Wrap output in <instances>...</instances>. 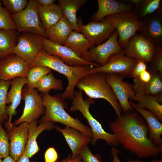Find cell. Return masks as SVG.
I'll return each mask as SVG.
<instances>
[{"label": "cell", "instance_id": "10", "mask_svg": "<svg viewBox=\"0 0 162 162\" xmlns=\"http://www.w3.org/2000/svg\"><path fill=\"white\" fill-rule=\"evenodd\" d=\"M118 40V33L115 30L107 40L92 47L81 57L87 61L104 65L107 63L110 56L123 51V49L119 45Z\"/></svg>", "mask_w": 162, "mask_h": 162}, {"label": "cell", "instance_id": "14", "mask_svg": "<svg viewBox=\"0 0 162 162\" xmlns=\"http://www.w3.org/2000/svg\"><path fill=\"white\" fill-rule=\"evenodd\" d=\"M124 77L115 74H107V81L111 87L122 110L126 113L134 109L130 100H133L135 93L133 86L124 81Z\"/></svg>", "mask_w": 162, "mask_h": 162}, {"label": "cell", "instance_id": "39", "mask_svg": "<svg viewBox=\"0 0 162 162\" xmlns=\"http://www.w3.org/2000/svg\"><path fill=\"white\" fill-rule=\"evenodd\" d=\"M80 155L84 162H102L100 156L98 154L94 155L87 145L82 148Z\"/></svg>", "mask_w": 162, "mask_h": 162}, {"label": "cell", "instance_id": "7", "mask_svg": "<svg viewBox=\"0 0 162 162\" xmlns=\"http://www.w3.org/2000/svg\"><path fill=\"white\" fill-rule=\"evenodd\" d=\"M105 18L117 31L118 44L124 49L130 39L138 31L140 22L137 15L133 11L118 13Z\"/></svg>", "mask_w": 162, "mask_h": 162}, {"label": "cell", "instance_id": "23", "mask_svg": "<svg viewBox=\"0 0 162 162\" xmlns=\"http://www.w3.org/2000/svg\"><path fill=\"white\" fill-rule=\"evenodd\" d=\"M53 123L48 122L40 123L38 125V121L34 120L28 124V138L24 152L29 158H31L39 150L36 141L38 136L43 131L53 128Z\"/></svg>", "mask_w": 162, "mask_h": 162}, {"label": "cell", "instance_id": "27", "mask_svg": "<svg viewBox=\"0 0 162 162\" xmlns=\"http://www.w3.org/2000/svg\"><path fill=\"white\" fill-rule=\"evenodd\" d=\"M87 0H59L64 16L70 24L73 30L80 32L77 24L76 13L87 2Z\"/></svg>", "mask_w": 162, "mask_h": 162}, {"label": "cell", "instance_id": "24", "mask_svg": "<svg viewBox=\"0 0 162 162\" xmlns=\"http://www.w3.org/2000/svg\"><path fill=\"white\" fill-rule=\"evenodd\" d=\"M133 100L137 101L140 107L151 111L160 121H162V92L155 95L147 94H135Z\"/></svg>", "mask_w": 162, "mask_h": 162}, {"label": "cell", "instance_id": "21", "mask_svg": "<svg viewBox=\"0 0 162 162\" xmlns=\"http://www.w3.org/2000/svg\"><path fill=\"white\" fill-rule=\"evenodd\" d=\"M53 128L61 133L72 151L71 158L80 154L82 148L91 142L92 138L85 135L77 130L66 126L64 129L54 126Z\"/></svg>", "mask_w": 162, "mask_h": 162}, {"label": "cell", "instance_id": "16", "mask_svg": "<svg viewBox=\"0 0 162 162\" xmlns=\"http://www.w3.org/2000/svg\"><path fill=\"white\" fill-rule=\"evenodd\" d=\"M29 68V64L15 54L10 53L0 60V80L26 78Z\"/></svg>", "mask_w": 162, "mask_h": 162}, {"label": "cell", "instance_id": "26", "mask_svg": "<svg viewBox=\"0 0 162 162\" xmlns=\"http://www.w3.org/2000/svg\"><path fill=\"white\" fill-rule=\"evenodd\" d=\"M37 7L40 20L45 30L53 26L64 16L58 4L54 3L47 7L37 5Z\"/></svg>", "mask_w": 162, "mask_h": 162}, {"label": "cell", "instance_id": "43", "mask_svg": "<svg viewBox=\"0 0 162 162\" xmlns=\"http://www.w3.org/2000/svg\"><path fill=\"white\" fill-rule=\"evenodd\" d=\"M59 162H84L80 155H79L76 157L71 158V154H69L68 157L65 159L59 161Z\"/></svg>", "mask_w": 162, "mask_h": 162}, {"label": "cell", "instance_id": "33", "mask_svg": "<svg viewBox=\"0 0 162 162\" xmlns=\"http://www.w3.org/2000/svg\"><path fill=\"white\" fill-rule=\"evenodd\" d=\"M11 80H0V123L1 124L4 123V120L8 119L6 99Z\"/></svg>", "mask_w": 162, "mask_h": 162}, {"label": "cell", "instance_id": "34", "mask_svg": "<svg viewBox=\"0 0 162 162\" xmlns=\"http://www.w3.org/2000/svg\"><path fill=\"white\" fill-rule=\"evenodd\" d=\"M148 70L151 74L152 77L145 87L144 94L155 95L162 92V75L157 71Z\"/></svg>", "mask_w": 162, "mask_h": 162}, {"label": "cell", "instance_id": "41", "mask_svg": "<svg viewBox=\"0 0 162 162\" xmlns=\"http://www.w3.org/2000/svg\"><path fill=\"white\" fill-rule=\"evenodd\" d=\"M45 162H56L58 158V153L53 147L49 148L44 154Z\"/></svg>", "mask_w": 162, "mask_h": 162}, {"label": "cell", "instance_id": "31", "mask_svg": "<svg viewBox=\"0 0 162 162\" xmlns=\"http://www.w3.org/2000/svg\"><path fill=\"white\" fill-rule=\"evenodd\" d=\"M161 0H141L134 11L139 20L153 14L161 5Z\"/></svg>", "mask_w": 162, "mask_h": 162}, {"label": "cell", "instance_id": "4", "mask_svg": "<svg viewBox=\"0 0 162 162\" xmlns=\"http://www.w3.org/2000/svg\"><path fill=\"white\" fill-rule=\"evenodd\" d=\"M107 74L97 72L88 74L78 82L76 86L92 99H103L112 106L118 117L122 116V110L118 100L108 83Z\"/></svg>", "mask_w": 162, "mask_h": 162}, {"label": "cell", "instance_id": "28", "mask_svg": "<svg viewBox=\"0 0 162 162\" xmlns=\"http://www.w3.org/2000/svg\"><path fill=\"white\" fill-rule=\"evenodd\" d=\"M64 45L81 57L93 47L82 34L74 30H73L68 36Z\"/></svg>", "mask_w": 162, "mask_h": 162}, {"label": "cell", "instance_id": "11", "mask_svg": "<svg viewBox=\"0 0 162 162\" xmlns=\"http://www.w3.org/2000/svg\"><path fill=\"white\" fill-rule=\"evenodd\" d=\"M77 19L80 32L88 40L93 47L105 41L115 30L106 18L100 22L90 21L86 25L83 24L80 17Z\"/></svg>", "mask_w": 162, "mask_h": 162}, {"label": "cell", "instance_id": "30", "mask_svg": "<svg viewBox=\"0 0 162 162\" xmlns=\"http://www.w3.org/2000/svg\"><path fill=\"white\" fill-rule=\"evenodd\" d=\"M41 93H48L51 89L61 91L63 89L62 81L56 78L51 71L42 77L36 87Z\"/></svg>", "mask_w": 162, "mask_h": 162}, {"label": "cell", "instance_id": "8", "mask_svg": "<svg viewBox=\"0 0 162 162\" xmlns=\"http://www.w3.org/2000/svg\"><path fill=\"white\" fill-rule=\"evenodd\" d=\"M22 99L25 101L23 113L21 116L12 123L13 127L24 122L28 124L33 121H38L40 116L45 113L41 94H39L35 88L26 86L23 88Z\"/></svg>", "mask_w": 162, "mask_h": 162}, {"label": "cell", "instance_id": "45", "mask_svg": "<svg viewBox=\"0 0 162 162\" xmlns=\"http://www.w3.org/2000/svg\"><path fill=\"white\" fill-rule=\"evenodd\" d=\"M16 162H38L37 161H31L29 158L27 157L23 152V154L20 158Z\"/></svg>", "mask_w": 162, "mask_h": 162}, {"label": "cell", "instance_id": "17", "mask_svg": "<svg viewBox=\"0 0 162 162\" xmlns=\"http://www.w3.org/2000/svg\"><path fill=\"white\" fill-rule=\"evenodd\" d=\"M138 31L155 46L162 43L161 5L155 12L140 20Z\"/></svg>", "mask_w": 162, "mask_h": 162}, {"label": "cell", "instance_id": "35", "mask_svg": "<svg viewBox=\"0 0 162 162\" xmlns=\"http://www.w3.org/2000/svg\"><path fill=\"white\" fill-rule=\"evenodd\" d=\"M17 31L10 13L3 7L0 0V29Z\"/></svg>", "mask_w": 162, "mask_h": 162}, {"label": "cell", "instance_id": "40", "mask_svg": "<svg viewBox=\"0 0 162 162\" xmlns=\"http://www.w3.org/2000/svg\"><path fill=\"white\" fill-rule=\"evenodd\" d=\"M147 64L143 61L138 60L131 71L129 77L133 79L137 78L143 71L147 69Z\"/></svg>", "mask_w": 162, "mask_h": 162}, {"label": "cell", "instance_id": "42", "mask_svg": "<svg viewBox=\"0 0 162 162\" xmlns=\"http://www.w3.org/2000/svg\"><path fill=\"white\" fill-rule=\"evenodd\" d=\"M120 151L116 147H114L111 149V153L113 157L112 162H122L119 159L118 154ZM128 162H146L145 161L138 160H129Z\"/></svg>", "mask_w": 162, "mask_h": 162}, {"label": "cell", "instance_id": "13", "mask_svg": "<svg viewBox=\"0 0 162 162\" xmlns=\"http://www.w3.org/2000/svg\"><path fill=\"white\" fill-rule=\"evenodd\" d=\"M44 50L48 54L61 58L67 65L74 67L90 66L94 67L100 65L85 60L69 48L55 43L47 38L41 36Z\"/></svg>", "mask_w": 162, "mask_h": 162}, {"label": "cell", "instance_id": "44", "mask_svg": "<svg viewBox=\"0 0 162 162\" xmlns=\"http://www.w3.org/2000/svg\"><path fill=\"white\" fill-rule=\"evenodd\" d=\"M37 5L42 7H47L54 4L55 0H35Z\"/></svg>", "mask_w": 162, "mask_h": 162}, {"label": "cell", "instance_id": "29", "mask_svg": "<svg viewBox=\"0 0 162 162\" xmlns=\"http://www.w3.org/2000/svg\"><path fill=\"white\" fill-rule=\"evenodd\" d=\"M17 31L0 29V60L12 53L17 42Z\"/></svg>", "mask_w": 162, "mask_h": 162}, {"label": "cell", "instance_id": "3", "mask_svg": "<svg viewBox=\"0 0 162 162\" xmlns=\"http://www.w3.org/2000/svg\"><path fill=\"white\" fill-rule=\"evenodd\" d=\"M42 101L45 108V114L39 121L40 123L50 122H58L77 130L92 139L91 128L83 124L76 118L71 117L65 110L67 105L61 94L52 96L48 93H41Z\"/></svg>", "mask_w": 162, "mask_h": 162}, {"label": "cell", "instance_id": "47", "mask_svg": "<svg viewBox=\"0 0 162 162\" xmlns=\"http://www.w3.org/2000/svg\"><path fill=\"white\" fill-rule=\"evenodd\" d=\"M152 162H162V156L160 160H156L155 159H153L151 160Z\"/></svg>", "mask_w": 162, "mask_h": 162}, {"label": "cell", "instance_id": "18", "mask_svg": "<svg viewBox=\"0 0 162 162\" xmlns=\"http://www.w3.org/2000/svg\"><path fill=\"white\" fill-rule=\"evenodd\" d=\"M26 82V78L24 77H16L11 80V88L8 93L6 99V104H9L6 107L8 119L5 123L8 132L14 127L11 123L12 117L17 114L16 110L22 99L23 88Z\"/></svg>", "mask_w": 162, "mask_h": 162}, {"label": "cell", "instance_id": "19", "mask_svg": "<svg viewBox=\"0 0 162 162\" xmlns=\"http://www.w3.org/2000/svg\"><path fill=\"white\" fill-rule=\"evenodd\" d=\"M10 141L9 154L16 161L22 156L28 138V123L24 122L14 127L8 133Z\"/></svg>", "mask_w": 162, "mask_h": 162}, {"label": "cell", "instance_id": "15", "mask_svg": "<svg viewBox=\"0 0 162 162\" xmlns=\"http://www.w3.org/2000/svg\"><path fill=\"white\" fill-rule=\"evenodd\" d=\"M155 49L154 44L140 34L132 37L123 50L126 56L147 64L151 62Z\"/></svg>", "mask_w": 162, "mask_h": 162}, {"label": "cell", "instance_id": "12", "mask_svg": "<svg viewBox=\"0 0 162 162\" xmlns=\"http://www.w3.org/2000/svg\"><path fill=\"white\" fill-rule=\"evenodd\" d=\"M137 61L125 55L123 50L121 52L110 56L106 64L91 68L88 74L103 72L129 77Z\"/></svg>", "mask_w": 162, "mask_h": 162}, {"label": "cell", "instance_id": "22", "mask_svg": "<svg viewBox=\"0 0 162 162\" xmlns=\"http://www.w3.org/2000/svg\"><path fill=\"white\" fill-rule=\"evenodd\" d=\"M97 2L98 9L93 16V22H100L110 15L134 11V6L129 3L115 0H98Z\"/></svg>", "mask_w": 162, "mask_h": 162}, {"label": "cell", "instance_id": "5", "mask_svg": "<svg viewBox=\"0 0 162 162\" xmlns=\"http://www.w3.org/2000/svg\"><path fill=\"white\" fill-rule=\"evenodd\" d=\"M82 94V91L80 90L75 91L70 111H80L87 120L92 132V144L94 145L98 140L102 139L109 145L118 146L119 143L116 135L106 132L103 128L101 124L90 113L89 108L90 105L94 103V99L88 98L84 100Z\"/></svg>", "mask_w": 162, "mask_h": 162}, {"label": "cell", "instance_id": "37", "mask_svg": "<svg viewBox=\"0 0 162 162\" xmlns=\"http://www.w3.org/2000/svg\"><path fill=\"white\" fill-rule=\"evenodd\" d=\"M155 46V51L148 70L157 71L162 75V44Z\"/></svg>", "mask_w": 162, "mask_h": 162}, {"label": "cell", "instance_id": "38", "mask_svg": "<svg viewBox=\"0 0 162 162\" xmlns=\"http://www.w3.org/2000/svg\"><path fill=\"white\" fill-rule=\"evenodd\" d=\"M10 142L8 134L0 123V158H4L9 155Z\"/></svg>", "mask_w": 162, "mask_h": 162}, {"label": "cell", "instance_id": "25", "mask_svg": "<svg viewBox=\"0 0 162 162\" xmlns=\"http://www.w3.org/2000/svg\"><path fill=\"white\" fill-rule=\"evenodd\" d=\"M46 30L48 39L56 44L64 45L67 39L73 30L66 17Z\"/></svg>", "mask_w": 162, "mask_h": 162}, {"label": "cell", "instance_id": "32", "mask_svg": "<svg viewBox=\"0 0 162 162\" xmlns=\"http://www.w3.org/2000/svg\"><path fill=\"white\" fill-rule=\"evenodd\" d=\"M51 71L50 69L43 66L36 65L30 68L26 77V86L35 88L39 80Z\"/></svg>", "mask_w": 162, "mask_h": 162}, {"label": "cell", "instance_id": "6", "mask_svg": "<svg viewBox=\"0 0 162 162\" xmlns=\"http://www.w3.org/2000/svg\"><path fill=\"white\" fill-rule=\"evenodd\" d=\"M10 15L18 33L30 32L48 38L40 19L35 0H29L24 10Z\"/></svg>", "mask_w": 162, "mask_h": 162}, {"label": "cell", "instance_id": "2", "mask_svg": "<svg viewBox=\"0 0 162 162\" xmlns=\"http://www.w3.org/2000/svg\"><path fill=\"white\" fill-rule=\"evenodd\" d=\"M36 65L46 67L63 74L68 79V84L64 91L61 94L64 99L72 100L74 97V90L76 84L83 77L88 74L90 66L74 67L65 64L59 57L50 55L44 50L40 52L32 62L29 65V68Z\"/></svg>", "mask_w": 162, "mask_h": 162}, {"label": "cell", "instance_id": "1", "mask_svg": "<svg viewBox=\"0 0 162 162\" xmlns=\"http://www.w3.org/2000/svg\"><path fill=\"white\" fill-rule=\"evenodd\" d=\"M110 125L119 144L138 158L157 157L162 152V146L149 139L147 124L136 113H126Z\"/></svg>", "mask_w": 162, "mask_h": 162}, {"label": "cell", "instance_id": "46", "mask_svg": "<svg viewBox=\"0 0 162 162\" xmlns=\"http://www.w3.org/2000/svg\"><path fill=\"white\" fill-rule=\"evenodd\" d=\"M10 156L8 155L4 158L2 162H16Z\"/></svg>", "mask_w": 162, "mask_h": 162}, {"label": "cell", "instance_id": "48", "mask_svg": "<svg viewBox=\"0 0 162 162\" xmlns=\"http://www.w3.org/2000/svg\"><path fill=\"white\" fill-rule=\"evenodd\" d=\"M2 158H0V162H2Z\"/></svg>", "mask_w": 162, "mask_h": 162}, {"label": "cell", "instance_id": "9", "mask_svg": "<svg viewBox=\"0 0 162 162\" xmlns=\"http://www.w3.org/2000/svg\"><path fill=\"white\" fill-rule=\"evenodd\" d=\"M44 50L41 36L27 32L18 33L17 43L12 53L18 56L29 65Z\"/></svg>", "mask_w": 162, "mask_h": 162}, {"label": "cell", "instance_id": "36", "mask_svg": "<svg viewBox=\"0 0 162 162\" xmlns=\"http://www.w3.org/2000/svg\"><path fill=\"white\" fill-rule=\"evenodd\" d=\"M1 1L10 14H15L24 10L27 6L29 0H1Z\"/></svg>", "mask_w": 162, "mask_h": 162}, {"label": "cell", "instance_id": "20", "mask_svg": "<svg viewBox=\"0 0 162 162\" xmlns=\"http://www.w3.org/2000/svg\"><path fill=\"white\" fill-rule=\"evenodd\" d=\"M129 102L133 109L140 113L146 122L148 131V136L155 145L162 146V124L154 114L151 111L139 106L131 100Z\"/></svg>", "mask_w": 162, "mask_h": 162}]
</instances>
